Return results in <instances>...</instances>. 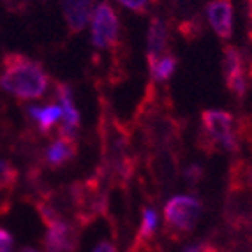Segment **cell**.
Returning <instances> with one entry per match:
<instances>
[{"label":"cell","instance_id":"26","mask_svg":"<svg viewBox=\"0 0 252 252\" xmlns=\"http://www.w3.org/2000/svg\"><path fill=\"white\" fill-rule=\"evenodd\" d=\"M251 78H252V62H251Z\"/></svg>","mask_w":252,"mask_h":252},{"label":"cell","instance_id":"22","mask_svg":"<svg viewBox=\"0 0 252 252\" xmlns=\"http://www.w3.org/2000/svg\"><path fill=\"white\" fill-rule=\"evenodd\" d=\"M94 252H117V247L111 242H101V244L94 249Z\"/></svg>","mask_w":252,"mask_h":252},{"label":"cell","instance_id":"6","mask_svg":"<svg viewBox=\"0 0 252 252\" xmlns=\"http://www.w3.org/2000/svg\"><path fill=\"white\" fill-rule=\"evenodd\" d=\"M92 42L99 50H113L120 42V21L118 14L108 2H101L94 11Z\"/></svg>","mask_w":252,"mask_h":252},{"label":"cell","instance_id":"23","mask_svg":"<svg viewBox=\"0 0 252 252\" xmlns=\"http://www.w3.org/2000/svg\"><path fill=\"white\" fill-rule=\"evenodd\" d=\"M201 251H203V245H190L184 252H201Z\"/></svg>","mask_w":252,"mask_h":252},{"label":"cell","instance_id":"16","mask_svg":"<svg viewBox=\"0 0 252 252\" xmlns=\"http://www.w3.org/2000/svg\"><path fill=\"white\" fill-rule=\"evenodd\" d=\"M27 113H29L30 118L37 124L41 134H50V130L53 129V127L60 122V118H62V108H60L59 104H50V106H46V108L32 106V108H29Z\"/></svg>","mask_w":252,"mask_h":252},{"label":"cell","instance_id":"8","mask_svg":"<svg viewBox=\"0 0 252 252\" xmlns=\"http://www.w3.org/2000/svg\"><path fill=\"white\" fill-rule=\"evenodd\" d=\"M222 71L224 80H226L227 90L236 97V99H244L247 94V80L244 74V60L242 53L236 46L227 44L224 48V60H222Z\"/></svg>","mask_w":252,"mask_h":252},{"label":"cell","instance_id":"13","mask_svg":"<svg viewBox=\"0 0 252 252\" xmlns=\"http://www.w3.org/2000/svg\"><path fill=\"white\" fill-rule=\"evenodd\" d=\"M147 60L148 69L156 65L157 60L166 55L168 48V25L160 16H154L148 25V35H147Z\"/></svg>","mask_w":252,"mask_h":252},{"label":"cell","instance_id":"9","mask_svg":"<svg viewBox=\"0 0 252 252\" xmlns=\"http://www.w3.org/2000/svg\"><path fill=\"white\" fill-rule=\"evenodd\" d=\"M55 92L59 95L60 108H62V118H60L59 127L60 136L76 139V134L80 130V111L76 109L74 102H72V89L67 83H57Z\"/></svg>","mask_w":252,"mask_h":252},{"label":"cell","instance_id":"4","mask_svg":"<svg viewBox=\"0 0 252 252\" xmlns=\"http://www.w3.org/2000/svg\"><path fill=\"white\" fill-rule=\"evenodd\" d=\"M203 205L198 198L180 194L171 198L164 206V235L173 242L189 236L201 217Z\"/></svg>","mask_w":252,"mask_h":252},{"label":"cell","instance_id":"5","mask_svg":"<svg viewBox=\"0 0 252 252\" xmlns=\"http://www.w3.org/2000/svg\"><path fill=\"white\" fill-rule=\"evenodd\" d=\"M224 215L227 224L233 227L252 226V190L235 177H229Z\"/></svg>","mask_w":252,"mask_h":252},{"label":"cell","instance_id":"10","mask_svg":"<svg viewBox=\"0 0 252 252\" xmlns=\"http://www.w3.org/2000/svg\"><path fill=\"white\" fill-rule=\"evenodd\" d=\"M206 18L214 32L227 41L233 35V2L231 0H210L206 5Z\"/></svg>","mask_w":252,"mask_h":252},{"label":"cell","instance_id":"25","mask_svg":"<svg viewBox=\"0 0 252 252\" xmlns=\"http://www.w3.org/2000/svg\"><path fill=\"white\" fill-rule=\"evenodd\" d=\"M18 252H39L37 249H32V247H23V249H20Z\"/></svg>","mask_w":252,"mask_h":252},{"label":"cell","instance_id":"7","mask_svg":"<svg viewBox=\"0 0 252 252\" xmlns=\"http://www.w3.org/2000/svg\"><path fill=\"white\" fill-rule=\"evenodd\" d=\"M80 229L81 227L71 220H60L50 226L42 240L44 252H78Z\"/></svg>","mask_w":252,"mask_h":252},{"label":"cell","instance_id":"12","mask_svg":"<svg viewBox=\"0 0 252 252\" xmlns=\"http://www.w3.org/2000/svg\"><path fill=\"white\" fill-rule=\"evenodd\" d=\"M78 156V143L74 138L59 136L53 143L48 145L44 152V166L50 169H60L72 162V159Z\"/></svg>","mask_w":252,"mask_h":252},{"label":"cell","instance_id":"15","mask_svg":"<svg viewBox=\"0 0 252 252\" xmlns=\"http://www.w3.org/2000/svg\"><path fill=\"white\" fill-rule=\"evenodd\" d=\"M157 226H159V214L152 206H143L141 210V224H139L138 235L134 238L132 252H148L152 242L156 238Z\"/></svg>","mask_w":252,"mask_h":252},{"label":"cell","instance_id":"24","mask_svg":"<svg viewBox=\"0 0 252 252\" xmlns=\"http://www.w3.org/2000/svg\"><path fill=\"white\" fill-rule=\"evenodd\" d=\"M201 252H220L217 247H212V245H203V251Z\"/></svg>","mask_w":252,"mask_h":252},{"label":"cell","instance_id":"14","mask_svg":"<svg viewBox=\"0 0 252 252\" xmlns=\"http://www.w3.org/2000/svg\"><path fill=\"white\" fill-rule=\"evenodd\" d=\"M62 13L69 32L78 34L85 29L94 14V0H63Z\"/></svg>","mask_w":252,"mask_h":252},{"label":"cell","instance_id":"20","mask_svg":"<svg viewBox=\"0 0 252 252\" xmlns=\"http://www.w3.org/2000/svg\"><path fill=\"white\" fill-rule=\"evenodd\" d=\"M13 249H14L13 235L7 229L0 227V252H13Z\"/></svg>","mask_w":252,"mask_h":252},{"label":"cell","instance_id":"1","mask_svg":"<svg viewBox=\"0 0 252 252\" xmlns=\"http://www.w3.org/2000/svg\"><path fill=\"white\" fill-rule=\"evenodd\" d=\"M4 72L0 74V87L20 101L41 99L48 90L50 76L41 62L21 53H5L2 59Z\"/></svg>","mask_w":252,"mask_h":252},{"label":"cell","instance_id":"11","mask_svg":"<svg viewBox=\"0 0 252 252\" xmlns=\"http://www.w3.org/2000/svg\"><path fill=\"white\" fill-rule=\"evenodd\" d=\"M148 169L157 185H173L178 173V159L173 150H157L148 160Z\"/></svg>","mask_w":252,"mask_h":252},{"label":"cell","instance_id":"2","mask_svg":"<svg viewBox=\"0 0 252 252\" xmlns=\"http://www.w3.org/2000/svg\"><path fill=\"white\" fill-rule=\"evenodd\" d=\"M138 118L141 120V129L147 139V145L154 150H173V145L180 141L182 124L160 104L159 97L150 95L143 99L138 109Z\"/></svg>","mask_w":252,"mask_h":252},{"label":"cell","instance_id":"18","mask_svg":"<svg viewBox=\"0 0 252 252\" xmlns=\"http://www.w3.org/2000/svg\"><path fill=\"white\" fill-rule=\"evenodd\" d=\"M18 169L11 160L0 159V192H11L18 184Z\"/></svg>","mask_w":252,"mask_h":252},{"label":"cell","instance_id":"21","mask_svg":"<svg viewBox=\"0 0 252 252\" xmlns=\"http://www.w3.org/2000/svg\"><path fill=\"white\" fill-rule=\"evenodd\" d=\"M201 177H203V168L198 166V164H192V166H189V168L185 169V178H187L190 184H198Z\"/></svg>","mask_w":252,"mask_h":252},{"label":"cell","instance_id":"3","mask_svg":"<svg viewBox=\"0 0 252 252\" xmlns=\"http://www.w3.org/2000/svg\"><path fill=\"white\" fill-rule=\"evenodd\" d=\"M233 115L224 109H205L201 113V134L199 147L205 152H233L238 150Z\"/></svg>","mask_w":252,"mask_h":252},{"label":"cell","instance_id":"19","mask_svg":"<svg viewBox=\"0 0 252 252\" xmlns=\"http://www.w3.org/2000/svg\"><path fill=\"white\" fill-rule=\"evenodd\" d=\"M118 2L122 5H126L127 9H130V11H134V13L143 14L148 9V5L156 4L157 0H118Z\"/></svg>","mask_w":252,"mask_h":252},{"label":"cell","instance_id":"17","mask_svg":"<svg viewBox=\"0 0 252 252\" xmlns=\"http://www.w3.org/2000/svg\"><path fill=\"white\" fill-rule=\"evenodd\" d=\"M177 65H178V59L175 55H171V53L162 55L156 62V65L150 69L152 83H166V81L175 74Z\"/></svg>","mask_w":252,"mask_h":252}]
</instances>
